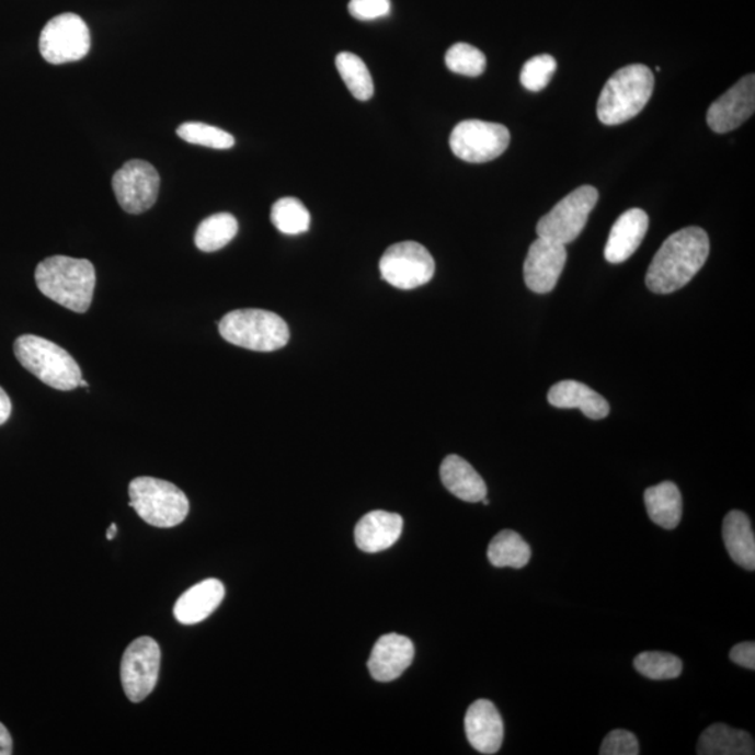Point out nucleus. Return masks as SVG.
Segmentation results:
<instances>
[{
	"label": "nucleus",
	"mask_w": 755,
	"mask_h": 755,
	"mask_svg": "<svg viewBox=\"0 0 755 755\" xmlns=\"http://www.w3.org/2000/svg\"><path fill=\"white\" fill-rule=\"evenodd\" d=\"M709 255V238L699 227H687L668 237L653 258L647 273L652 293L671 294L693 281Z\"/></svg>",
	"instance_id": "1"
},
{
	"label": "nucleus",
	"mask_w": 755,
	"mask_h": 755,
	"mask_svg": "<svg viewBox=\"0 0 755 755\" xmlns=\"http://www.w3.org/2000/svg\"><path fill=\"white\" fill-rule=\"evenodd\" d=\"M95 268L88 260L69 256H50L35 268V283L39 291L70 311L84 313L93 301Z\"/></svg>",
	"instance_id": "2"
},
{
	"label": "nucleus",
	"mask_w": 755,
	"mask_h": 755,
	"mask_svg": "<svg viewBox=\"0 0 755 755\" xmlns=\"http://www.w3.org/2000/svg\"><path fill=\"white\" fill-rule=\"evenodd\" d=\"M655 76L645 65H628L617 70L602 90L597 101V118L615 126L627 123L650 103Z\"/></svg>",
	"instance_id": "3"
},
{
	"label": "nucleus",
	"mask_w": 755,
	"mask_h": 755,
	"mask_svg": "<svg viewBox=\"0 0 755 755\" xmlns=\"http://www.w3.org/2000/svg\"><path fill=\"white\" fill-rule=\"evenodd\" d=\"M219 331L228 343L252 352H276L290 341V329L285 319L265 309L228 312L219 322Z\"/></svg>",
	"instance_id": "4"
},
{
	"label": "nucleus",
	"mask_w": 755,
	"mask_h": 755,
	"mask_svg": "<svg viewBox=\"0 0 755 755\" xmlns=\"http://www.w3.org/2000/svg\"><path fill=\"white\" fill-rule=\"evenodd\" d=\"M14 354L22 366L57 390L79 388L82 369L65 348L47 339L24 334L14 342Z\"/></svg>",
	"instance_id": "5"
},
{
	"label": "nucleus",
	"mask_w": 755,
	"mask_h": 755,
	"mask_svg": "<svg viewBox=\"0 0 755 755\" xmlns=\"http://www.w3.org/2000/svg\"><path fill=\"white\" fill-rule=\"evenodd\" d=\"M129 496L131 508L155 528H174L190 514V501L184 491L170 481L136 478L130 481Z\"/></svg>",
	"instance_id": "6"
},
{
	"label": "nucleus",
	"mask_w": 755,
	"mask_h": 755,
	"mask_svg": "<svg viewBox=\"0 0 755 755\" xmlns=\"http://www.w3.org/2000/svg\"><path fill=\"white\" fill-rule=\"evenodd\" d=\"M599 199L596 187L584 185L577 187L537 222V237L545 240L571 244L580 237L590 215Z\"/></svg>",
	"instance_id": "7"
},
{
	"label": "nucleus",
	"mask_w": 755,
	"mask_h": 755,
	"mask_svg": "<svg viewBox=\"0 0 755 755\" xmlns=\"http://www.w3.org/2000/svg\"><path fill=\"white\" fill-rule=\"evenodd\" d=\"M379 271L385 282L400 290L427 285L435 273V261L427 248L414 241L398 242L385 251Z\"/></svg>",
	"instance_id": "8"
},
{
	"label": "nucleus",
	"mask_w": 755,
	"mask_h": 755,
	"mask_svg": "<svg viewBox=\"0 0 755 755\" xmlns=\"http://www.w3.org/2000/svg\"><path fill=\"white\" fill-rule=\"evenodd\" d=\"M510 141V130L504 125L469 119L455 126L449 146L458 159L478 164L499 159Z\"/></svg>",
	"instance_id": "9"
},
{
	"label": "nucleus",
	"mask_w": 755,
	"mask_h": 755,
	"mask_svg": "<svg viewBox=\"0 0 755 755\" xmlns=\"http://www.w3.org/2000/svg\"><path fill=\"white\" fill-rule=\"evenodd\" d=\"M88 24L78 14L64 13L49 20L39 37L43 58L53 65L76 62L89 54Z\"/></svg>",
	"instance_id": "10"
},
{
	"label": "nucleus",
	"mask_w": 755,
	"mask_h": 755,
	"mask_svg": "<svg viewBox=\"0 0 755 755\" xmlns=\"http://www.w3.org/2000/svg\"><path fill=\"white\" fill-rule=\"evenodd\" d=\"M161 650L153 638L140 637L130 643L121 663V680L131 702L144 701L159 680Z\"/></svg>",
	"instance_id": "11"
},
{
	"label": "nucleus",
	"mask_w": 755,
	"mask_h": 755,
	"mask_svg": "<svg viewBox=\"0 0 755 755\" xmlns=\"http://www.w3.org/2000/svg\"><path fill=\"white\" fill-rule=\"evenodd\" d=\"M113 190L116 201L129 215H140L155 206L160 191V175L144 160H131L115 172Z\"/></svg>",
	"instance_id": "12"
},
{
	"label": "nucleus",
	"mask_w": 755,
	"mask_h": 755,
	"mask_svg": "<svg viewBox=\"0 0 755 755\" xmlns=\"http://www.w3.org/2000/svg\"><path fill=\"white\" fill-rule=\"evenodd\" d=\"M755 111V76H744L709 106L707 123L717 134H728L746 123Z\"/></svg>",
	"instance_id": "13"
},
{
	"label": "nucleus",
	"mask_w": 755,
	"mask_h": 755,
	"mask_svg": "<svg viewBox=\"0 0 755 755\" xmlns=\"http://www.w3.org/2000/svg\"><path fill=\"white\" fill-rule=\"evenodd\" d=\"M565 263V245L537 237L525 260V285L537 294L550 293L557 286Z\"/></svg>",
	"instance_id": "14"
},
{
	"label": "nucleus",
	"mask_w": 755,
	"mask_h": 755,
	"mask_svg": "<svg viewBox=\"0 0 755 755\" xmlns=\"http://www.w3.org/2000/svg\"><path fill=\"white\" fill-rule=\"evenodd\" d=\"M465 731L471 747L481 754L499 753L503 746V718L489 699L471 703L465 717Z\"/></svg>",
	"instance_id": "15"
},
{
	"label": "nucleus",
	"mask_w": 755,
	"mask_h": 755,
	"mask_svg": "<svg viewBox=\"0 0 755 755\" xmlns=\"http://www.w3.org/2000/svg\"><path fill=\"white\" fill-rule=\"evenodd\" d=\"M413 659L414 645L409 638L399 633H387L375 642L368 661L369 673L374 680L393 682L412 665Z\"/></svg>",
	"instance_id": "16"
},
{
	"label": "nucleus",
	"mask_w": 755,
	"mask_h": 755,
	"mask_svg": "<svg viewBox=\"0 0 755 755\" xmlns=\"http://www.w3.org/2000/svg\"><path fill=\"white\" fill-rule=\"evenodd\" d=\"M650 227V217L641 209H630L622 213L611 227L609 240L605 248L606 261L618 263L630 260L633 252L640 248Z\"/></svg>",
	"instance_id": "17"
},
{
	"label": "nucleus",
	"mask_w": 755,
	"mask_h": 755,
	"mask_svg": "<svg viewBox=\"0 0 755 755\" xmlns=\"http://www.w3.org/2000/svg\"><path fill=\"white\" fill-rule=\"evenodd\" d=\"M403 531V518L387 511H373L358 521L354 540L359 550L379 552L390 549Z\"/></svg>",
	"instance_id": "18"
},
{
	"label": "nucleus",
	"mask_w": 755,
	"mask_h": 755,
	"mask_svg": "<svg viewBox=\"0 0 755 755\" xmlns=\"http://www.w3.org/2000/svg\"><path fill=\"white\" fill-rule=\"evenodd\" d=\"M225 585L219 580H206L192 586L176 600L174 616L184 626L206 620L225 599Z\"/></svg>",
	"instance_id": "19"
},
{
	"label": "nucleus",
	"mask_w": 755,
	"mask_h": 755,
	"mask_svg": "<svg viewBox=\"0 0 755 755\" xmlns=\"http://www.w3.org/2000/svg\"><path fill=\"white\" fill-rule=\"evenodd\" d=\"M441 481L456 499L466 503H481L488 496V485L468 460L449 455L441 464Z\"/></svg>",
	"instance_id": "20"
},
{
	"label": "nucleus",
	"mask_w": 755,
	"mask_h": 755,
	"mask_svg": "<svg viewBox=\"0 0 755 755\" xmlns=\"http://www.w3.org/2000/svg\"><path fill=\"white\" fill-rule=\"evenodd\" d=\"M551 407L580 409L587 419L602 420L610 413V404L602 394L577 381H561L547 394Z\"/></svg>",
	"instance_id": "21"
},
{
	"label": "nucleus",
	"mask_w": 755,
	"mask_h": 755,
	"mask_svg": "<svg viewBox=\"0 0 755 755\" xmlns=\"http://www.w3.org/2000/svg\"><path fill=\"white\" fill-rule=\"evenodd\" d=\"M723 540L729 556L747 571L755 570V537L752 521L742 511L729 512L723 519Z\"/></svg>",
	"instance_id": "22"
},
{
	"label": "nucleus",
	"mask_w": 755,
	"mask_h": 755,
	"mask_svg": "<svg viewBox=\"0 0 755 755\" xmlns=\"http://www.w3.org/2000/svg\"><path fill=\"white\" fill-rule=\"evenodd\" d=\"M648 515L663 529H676L683 516V499L680 490L672 481L653 485L645 491Z\"/></svg>",
	"instance_id": "23"
},
{
	"label": "nucleus",
	"mask_w": 755,
	"mask_h": 755,
	"mask_svg": "<svg viewBox=\"0 0 755 755\" xmlns=\"http://www.w3.org/2000/svg\"><path fill=\"white\" fill-rule=\"evenodd\" d=\"M699 755H753L754 740L747 732L714 723L699 737Z\"/></svg>",
	"instance_id": "24"
},
{
	"label": "nucleus",
	"mask_w": 755,
	"mask_h": 755,
	"mask_svg": "<svg viewBox=\"0 0 755 755\" xmlns=\"http://www.w3.org/2000/svg\"><path fill=\"white\" fill-rule=\"evenodd\" d=\"M488 557L496 569L521 570L529 564L531 550L519 534L514 530H503L491 540Z\"/></svg>",
	"instance_id": "25"
},
{
	"label": "nucleus",
	"mask_w": 755,
	"mask_h": 755,
	"mask_svg": "<svg viewBox=\"0 0 755 755\" xmlns=\"http://www.w3.org/2000/svg\"><path fill=\"white\" fill-rule=\"evenodd\" d=\"M238 232V221L230 213L207 217L197 227L195 244L204 252H216L230 244Z\"/></svg>",
	"instance_id": "26"
},
{
	"label": "nucleus",
	"mask_w": 755,
	"mask_h": 755,
	"mask_svg": "<svg viewBox=\"0 0 755 755\" xmlns=\"http://www.w3.org/2000/svg\"><path fill=\"white\" fill-rule=\"evenodd\" d=\"M336 68L343 82L346 83L354 99L367 101L373 98L374 82L367 65L357 55L350 53L339 54Z\"/></svg>",
	"instance_id": "27"
},
{
	"label": "nucleus",
	"mask_w": 755,
	"mask_h": 755,
	"mask_svg": "<svg viewBox=\"0 0 755 755\" xmlns=\"http://www.w3.org/2000/svg\"><path fill=\"white\" fill-rule=\"evenodd\" d=\"M271 219L273 226L287 236L302 234L311 226V215L296 197L278 199L272 207Z\"/></svg>",
	"instance_id": "28"
},
{
	"label": "nucleus",
	"mask_w": 755,
	"mask_h": 755,
	"mask_svg": "<svg viewBox=\"0 0 755 755\" xmlns=\"http://www.w3.org/2000/svg\"><path fill=\"white\" fill-rule=\"evenodd\" d=\"M637 671L651 680H673L680 676V657L666 652H642L633 661Z\"/></svg>",
	"instance_id": "29"
},
{
	"label": "nucleus",
	"mask_w": 755,
	"mask_h": 755,
	"mask_svg": "<svg viewBox=\"0 0 755 755\" xmlns=\"http://www.w3.org/2000/svg\"><path fill=\"white\" fill-rule=\"evenodd\" d=\"M176 135L187 144L210 147V149L227 150L236 145L234 138L226 130L201 123L182 124Z\"/></svg>",
	"instance_id": "30"
},
{
	"label": "nucleus",
	"mask_w": 755,
	"mask_h": 755,
	"mask_svg": "<svg viewBox=\"0 0 755 755\" xmlns=\"http://www.w3.org/2000/svg\"><path fill=\"white\" fill-rule=\"evenodd\" d=\"M445 64H447L450 72L476 78V76L483 75L488 60H485L484 54L473 45L458 43L448 49L447 55H445Z\"/></svg>",
	"instance_id": "31"
},
{
	"label": "nucleus",
	"mask_w": 755,
	"mask_h": 755,
	"mask_svg": "<svg viewBox=\"0 0 755 755\" xmlns=\"http://www.w3.org/2000/svg\"><path fill=\"white\" fill-rule=\"evenodd\" d=\"M556 70L557 62L551 55H539L529 59L522 68L521 83L526 90L537 93L547 88Z\"/></svg>",
	"instance_id": "32"
},
{
	"label": "nucleus",
	"mask_w": 755,
	"mask_h": 755,
	"mask_svg": "<svg viewBox=\"0 0 755 755\" xmlns=\"http://www.w3.org/2000/svg\"><path fill=\"white\" fill-rule=\"evenodd\" d=\"M599 753L602 755H638L640 743L636 734L616 729L603 740Z\"/></svg>",
	"instance_id": "33"
},
{
	"label": "nucleus",
	"mask_w": 755,
	"mask_h": 755,
	"mask_svg": "<svg viewBox=\"0 0 755 755\" xmlns=\"http://www.w3.org/2000/svg\"><path fill=\"white\" fill-rule=\"evenodd\" d=\"M348 12L354 19L371 22L388 16L390 0H350Z\"/></svg>",
	"instance_id": "34"
},
{
	"label": "nucleus",
	"mask_w": 755,
	"mask_h": 755,
	"mask_svg": "<svg viewBox=\"0 0 755 755\" xmlns=\"http://www.w3.org/2000/svg\"><path fill=\"white\" fill-rule=\"evenodd\" d=\"M732 662L736 665L750 668L754 671L755 668V643L754 642H742L739 645L733 647L731 651Z\"/></svg>",
	"instance_id": "35"
},
{
	"label": "nucleus",
	"mask_w": 755,
	"mask_h": 755,
	"mask_svg": "<svg viewBox=\"0 0 755 755\" xmlns=\"http://www.w3.org/2000/svg\"><path fill=\"white\" fill-rule=\"evenodd\" d=\"M13 753V740L3 723H0V755H10Z\"/></svg>",
	"instance_id": "36"
},
{
	"label": "nucleus",
	"mask_w": 755,
	"mask_h": 755,
	"mask_svg": "<svg viewBox=\"0 0 755 755\" xmlns=\"http://www.w3.org/2000/svg\"><path fill=\"white\" fill-rule=\"evenodd\" d=\"M10 414H12V402H10L8 393L0 388V425L8 422Z\"/></svg>",
	"instance_id": "37"
},
{
	"label": "nucleus",
	"mask_w": 755,
	"mask_h": 755,
	"mask_svg": "<svg viewBox=\"0 0 755 755\" xmlns=\"http://www.w3.org/2000/svg\"><path fill=\"white\" fill-rule=\"evenodd\" d=\"M116 530H118V528H116V525L115 524L111 525L108 531H106V539L113 540L114 536L116 534Z\"/></svg>",
	"instance_id": "38"
},
{
	"label": "nucleus",
	"mask_w": 755,
	"mask_h": 755,
	"mask_svg": "<svg viewBox=\"0 0 755 755\" xmlns=\"http://www.w3.org/2000/svg\"><path fill=\"white\" fill-rule=\"evenodd\" d=\"M79 387L89 388V384L85 382L84 379L82 378V379H80Z\"/></svg>",
	"instance_id": "39"
}]
</instances>
